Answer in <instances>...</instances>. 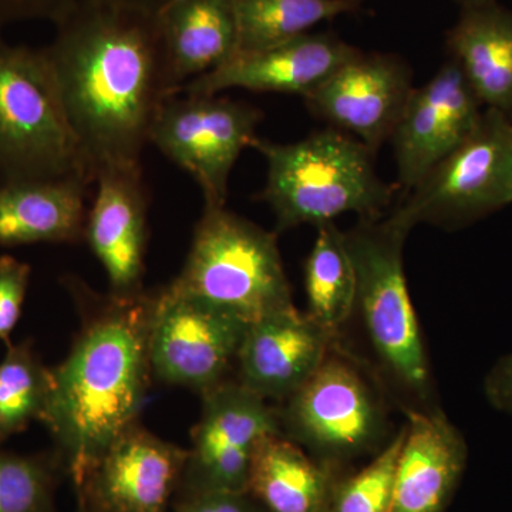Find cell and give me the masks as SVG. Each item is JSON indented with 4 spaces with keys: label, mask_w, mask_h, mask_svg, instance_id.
I'll list each match as a JSON object with an SVG mask.
<instances>
[{
    "label": "cell",
    "mask_w": 512,
    "mask_h": 512,
    "mask_svg": "<svg viewBox=\"0 0 512 512\" xmlns=\"http://www.w3.org/2000/svg\"><path fill=\"white\" fill-rule=\"evenodd\" d=\"M52 393V367L43 365L32 340L6 346L0 360V444L42 421Z\"/></svg>",
    "instance_id": "obj_25"
},
{
    "label": "cell",
    "mask_w": 512,
    "mask_h": 512,
    "mask_svg": "<svg viewBox=\"0 0 512 512\" xmlns=\"http://www.w3.org/2000/svg\"><path fill=\"white\" fill-rule=\"evenodd\" d=\"M278 412L284 436L330 458L357 456L386 433L375 390L352 363L332 353Z\"/></svg>",
    "instance_id": "obj_10"
},
{
    "label": "cell",
    "mask_w": 512,
    "mask_h": 512,
    "mask_svg": "<svg viewBox=\"0 0 512 512\" xmlns=\"http://www.w3.org/2000/svg\"><path fill=\"white\" fill-rule=\"evenodd\" d=\"M448 50L487 109L512 111V12L490 2L463 9Z\"/></svg>",
    "instance_id": "obj_21"
},
{
    "label": "cell",
    "mask_w": 512,
    "mask_h": 512,
    "mask_svg": "<svg viewBox=\"0 0 512 512\" xmlns=\"http://www.w3.org/2000/svg\"><path fill=\"white\" fill-rule=\"evenodd\" d=\"M77 512H86V511L82 510V508L79 507V511H77Z\"/></svg>",
    "instance_id": "obj_35"
},
{
    "label": "cell",
    "mask_w": 512,
    "mask_h": 512,
    "mask_svg": "<svg viewBox=\"0 0 512 512\" xmlns=\"http://www.w3.org/2000/svg\"><path fill=\"white\" fill-rule=\"evenodd\" d=\"M32 266L12 255L0 256V342L9 346L22 318Z\"/></svg>",
    "instance_id": "obj_28"
},
{
    "label": "cell",
    "mask_w": 512,
    "mask_h": 512,
    "mask_svg": "<svg viewBox=\"0 0 512 512\" xmlns=\"http://www.w3.org/2000/svg\"><path fill=\"white\" fill-rule=\"evenodd\" d=\"M332 335L296 306L248 325L237 362L239 384L256 396L286 402L330 355Z\"/></svg>",
    "instance_id": "obj_17"
},
{
    "label": "cell",
    "mask_w": 512,
    "mask_h": 512,
    "mask_svg": "<svg viewBox=\"0 0 512 512\" xmlns=\"http://www.w3.org/2000/svg\"><path fill=\"white\" fill-rule=\"evenodd\" d=\"M183 481L185 494L247 493L252 451L262 437L282 433L279 412L237 380L202 394Z\"/></svg>",
    "instance_id": "obj_11"
},
{
    "label": "cell",
    "mask_w": 512,
    "mask_h": 512,
    "mask_svg": "<svg viewBox=\"0 0 512 512\" xmlns=\"http://www.w3.org/2000/svg\"><path fill=\"white\" fill-rule=\"evenodd\" d=\"M175 512H262L252 503L248 493L202 491L185 494L175 505Z\"/></svg>",
    "instance_id": "obj_30"
},
{
    "label": "cell",
    "mask_w": 512,
    "mask_h": 512,
    "mask_svg": "<svg viewBox=\"0 0 512 512\" xmlns=\"http://www.w3.org/2000/svg\"><path fill=\"white\" fill-rule=\"evenodd\" d=\"M90 185L80 178L0 184V247L83 239Z\"/></svg>",
    "instance_id": "obj_20"
},
{
    "label": "cell",
    "mask_w": 512,
    "mask_h": 512,
    "mask_svg": "<svg viewBox=\"0 0 512 512\" xmlns=\"http://www.w3.org/2000/svg\"><path fill=\"white\" fill-rule=\"evenodd\" d=\"M463 9L473 8V6L485 5V3L494 2V0H457Z\"/></svg>",
    "instance_id": "obj_33"
},
{
    "label": "cell",
    "mask_w": 512,
    "mask_h": 512,
    "mask_svg": "<svg viewBox=\"0 0 512 512\" xmlns=\"http://www.w3.org/2000/svg\"><path fill=\"white\" fill-rule=\"evenodd\" d=\"M262 111L217 96L165 100L150 144L200 185L204 205L227 207L229 177L245 148L254 146Z\"/></svg>",
    "instance_id": "obj_8"
},
{
    "label": "cell",
    "mask_w": 512,
    "mask_h": 512,
    "mask_svg": "<svg viewBox=\"0 0 512 512\" xmlns=\"http://www.w3.org/2000/svg\"><path fill=\"white\" fill-rule=\"evenodd\" d=\"M59 457L0 447V512H53Z\"/></svg>",
    "instance_id": "obj_26"
},
{
    "label": "cell",
    "mask_w": 512,
    "mask_h": 512,
    "mask_svg": "<svg viewBox=\"0 0 512 512\" xmlns=\"http://www.w3.org/2000/svg\"><path fill=\"white\" fill-rule=\"evenodd\" d=\"M120 2L134 3V5L146 6V8L160 10L168 0H120Z\"/></svg>",
    "instance_id": "obj_32"
},
{
    "label": "cell",
    "mask_w": 512,
    "mask_h": 512,
    "mask_svg": "<svg viewBox=\"0 0 512 512\" xmlns=\"http://www.w3.org/2000/svg\"><path fill=\"white\" fill-rule=\"evenodd\" d=\"M55 178L96 183L45 52L0 32V184Z\"/></svg>",
    "instance_id": "obj_5"
},
{
    "label": "cell",
    "mask_w": 512,
    "mask_h": 512,
    "mask_svg": "<svg viewBox=\"0 0 512 512\" xmlns=\"http://www.w3.org/2000/svg\"><path fill=\"white\" fill-rule=\"evenodd\" d=\"M268 165L262 201L274 212L276 231L320 227L343 214L379 218L392 204L394 188L375 168L376 154L355 137L328 127L295 143L256 138Z\"/></svg>",
    "instance_id": "obj_3"
},
{
    "label": "cell",
    "mask_w": 512,
    "mask_h": 512,
    "mask_svg": "<svg viewBox=\"0 0 512 512\" xmlns=\"http://www.w3.org/2000/svg\"><path fill=\"white\" fill-rule=\"evenodd\" d=\"M84 239L103 266L110 293L144 291L148 244L147 188L140 167L103 168L96 175Z\"/></svg>",
    "instance_id": "obj_15"
},
{
    "label": "cell",
    "mask_w": 512,
    "mask_h": 512,
    "mask_svg": "<svg viewBox=\"0 0 512 512\" xmlns=\"http://www.w3.org/2000/svg\"><path fill=\"white\" fill-rule=\"evenodd\" d=\"M359 52L330 33H306L258 52L237 53L212 72L185 84L181 92L217 96L224 90L245 89L305 99Z\"/></svg>",
    "instance_id": "obj_16"
},
{
    "label": "cell",
    "mask_w": 512,
    "mask_h": 512,
    "mask_svg": "<svg viewBox=\"0 0 512 512\" xmlns=\"http://www.w3.org/2000/svg\"><path fill=\"white\" fill-rule=\"evenodd\" d=\"M188 450L133 424L110 444L77 490L86 512H167Z\"/></svg>",
    "instance_id": "obj_14"
},
{
    "label": "cell",
    "mask_w": 512,
    "mask_h": 512,
    "mask_svg": "<svg viewBox=\"0 0 512 512\" xmlns=\"http://www.w3.org/2000/svg\"><path fill=\"white\" fill-rule=\"evenodd\" d=\"M76 0H0V32L13 23L46 20L55 25Z\"/></svg>",
    "instance_id": "obj_29"
},
{
    "label": "cell",
    "mask_w": 512,
    "mask_h": 512,
    "mask_svg": "<svg viewBox=\"0 0 512 512\" xmlns=\"http://www.w3.org/2000/svg\"><path fill=\"white\" fill-rule=\"evenodd\" d=\"M305 289L308 315L336 339L356 311L357 279L345 232L335 222L318 227L306 259Z\"/></svg>",
    "instance_id": "obj_23"
},
{
    "label": "cell",
    "mask_w": 512,
    "mask_h": 512,
    "mask_svg": "<svg viewBox=\"0 0 512 512\" xmlns=\"http://www.w3.org/2000/svg\"><path fill=\"white\" fill-rule=\"evenodd\" d=\"M247 328L237 316L165 286L151 305V372L202 396L228 380Z\"/></svg>",
    "instance_id": "obj_9"
},
{
    "label": "cell",
    "mask_w": 512,
    "mask_h": 512,
    "mask_svg": "<svg viewBox=\"0 0 512 512\" xmlns=\"http://www.w3.org/2000/svg\"><path fill=\"white\" fill-rule=\"evenodd\" d=\"M507 116H508V121H510V126L512 128V111L510 114H507Z\"/></svg>",
    "instance_id": "obj_34"
},
{
    "label": "cell",
    "mask_w": 512,
    "mask_h": 512,
    "mask_svg": "<svg viewBox=\"0 0 512 512\" xmlns=\"http://www.w3.org/2000/svg\"><path fill=\"white\" fill-rule=\"evenodd\" d=\"M488 402L500 412L512 414V353L498 360L484 384Z\"/></svg>",
    "instance_id": "obj_31"
},
{
    "label": "cell",
    "mask_w": 512,
    "mask_h": 512,
    "mask_svg": "<svg viewBox=\"0 0 512 512\" xmlns=\"http://www.w3.org/2000/svg\"><path fill=\"white\" fill-rule=\"evenodd\" d=\"M510 204L512 128L503 111L485 109L471 136L396 208L413 227L461 228Z\"/></svg>",
    "instance_id": "obj_7"
},
{
    "label": "cell",
    "mask_w": 512,
    "mask_h": 512,
    "mask_svg": "<svg viewBox=\"0 0 512 512\" xmlns=\"http://www.w3.org/2000/svg\"><path fill=\"white\" fill-rule=\"evenodd\" d=\"M42 47L90 167H140L151 127L174 97L158 10L76 0Z\"/></svg>",
    "instance_id": "obj_1"
},
{
    "label": "cell",
    "mask_w": 512,
    "mask_h": 512,
    "mask_svg": "<svg viewBox=\"0 0 512 512\" xmlns=\"http://www.w3.org/2000/svg\"><path fill=\"white\" fill-rule=\"evenodd\" d=\"M247 493L268 512H326L329 477L295 441L271 434L252 451Z\"/></svg>",
    "instance_id": "obj_22"
},
{
    "label": "cell",
    "mask_w": 512,
    "mask_h": 512,
    "mask_svg": "<svg viewBox=\"0 0 512 512\" xmlns=\"http://www.w3.org/2000/svg\"><path fill=\"white\" fill-rule=\"evenodd\" d=\"M413 228L394 208L379 218H359L345 239L367 339L397 389L416 403H427L433 390L429 359L404 272V244Z\"/></svg>",
    "instance_id": "obj_4"
},
{
    "label": "cell",
    "mask_w": 512,
    "mask_h": 512,
    "mask_svg": "<svg viewBox=\"0 0 512 512\" xmlns=\"http://www.w3.org/2000/svg\"><path fill=\"white\" fill-rule=\"evenodd\" d=\"M360 3L362 0H232L237 53L282 45L311 33L319 23L355 12Z\"/></svg>",
    "instance_id": "obj_24"
},
{
    "label": "cell",
    "mask_w": 512,
    "mask_h": 512,
    "mask_svg": "<svg viewBox=\"0 0 512 512\" xmlns=\"http://www.w3.org/2000/svg\"><path fill=\"white\" fill-rule=\"evenodd\" d=\"M481 116V103L454 60L413 90L390 138L404 195L471 136Z\"/></svg>",
    "instance_id": "obj_13"
},
{
    "label": "cell",
    "mask_w": 512,
    "mask_h": 512,
    "mask_svg": "<svg viewBox=\"0 0 512 512\" xmlns=\"http://www.w3.org/2000/svg\"><path fill=\"white\" fill-rule=\"evenodd\" d=\"M403 439L404 427L372 463L333 490L326 512H390Z\"/></svg>",
    "instance_id": "obj_27"
},
{
    "label": "cell",
    "mask_w": 512,
    "mask_h": 512,
    "mask_svg": "<svg viewBox=\"0 0 512 512\" xmlns=\"http://www.w3.org/2000/svg\"><path fill=\"white\" fill-rule=\"evenodd\" d=\"M407 417L390 512H444L466 470V440L439 409Z\"/></svg>",
    "instance_id": "obj_18"
},
{
    "label": "cell",
    "mask_w": 512,
    "mask_h": 512,
    "mask_svg": "<svg viewBox=\"0 0 512 512\" xmlns=\"http://www.w3.org/2000/svg\"><path fill=\"white\" fill-rule=\"evenodd\" d=\"M67 285L86 308L72 349L52 367V393L40 423L56 444L76 491L114 440L138 421L150 380L153 293L97 295Z\"/></svg>",
    "instance_id": "obj_2"
},
{
    "label": "cell",
    "mask_w": 512,
    "mask_h": 512,
    "mask_svg": "<svg viewBox=\"0 0 512 512\" xmlns=\"http://www.w3.org/2000/svg\"><path fill=\"white\" fill-rule=\"evenodd\" d=\"M165 72L174 96L238 52L232 0H168L158 10Z\"/></svg>",
    "instance_id": "obj_19"
},
{
    "label": "cell",
    "mask_w": 512,
    "mask_h": 512,
    "mask_svg": "<svg viewBox=\"0 0 512 512\" xmlns=\"http://www.w3.org/2000/svg\"><path fill=\"white\" fill-rule=\"evenodd\" d=\"M414 89L412 69L400 57L359 52L303 100L316 117L376 154Z\"/></svg>",
    "instance_id": "obj_12"
},
{
    "label": "cell",
    "mask_w": 512,
    "mask_h": 512,
    "mask_svg": "<svg viewBox=\"0 0 512 512\" xmlns=\"http://www.w3.org/2000/svg\"><path fill=\"white\" fill-rule=\"evenodd\" d=\"M0 446H2V444H0Z\"/></svg>",
    "instance_id": "obj_36"
},
{
    "label": "cell",
    "mask_w": 512,
    "mask_h": 512,
    "mask_svg": "<svg viewBox=\"0 0 512 512\" xmlns=\"http://www.w3.org/2000/svg\"><path fill=\"white\" fill-rule=\"evenodd\" d=\"M167 286L247 325L295 306L276 235L227 207L204 205L183 269Z\"/></svg>",
    "instance_id": "obj_6"
}]
</instances>
